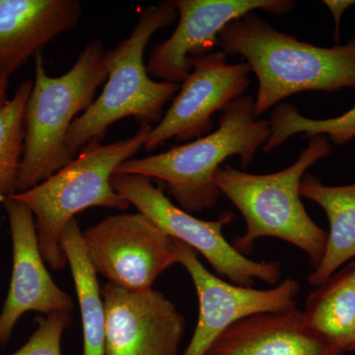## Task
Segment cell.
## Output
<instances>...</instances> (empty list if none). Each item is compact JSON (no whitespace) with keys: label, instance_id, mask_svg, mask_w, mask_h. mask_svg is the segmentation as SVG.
<instances>
[{"label":"cell","instance_id":"obj_2","mask_svg":"<svg viewBox=\"0 0 355 355\" xmlns=\"http://www.w3.org/2000/svg\"><path fill=\"white\" fill-rule=\"evenodd\" d=\"M326 135L310 139L294 164L272 174H251L224 163L214 175V182L246 222L244 235L234 246L243 254L254 251L257 240L263 237L284 240L303 252L317 268L323 259L328 232L313 221L301 200L300 184L306 171L318 161L331 155Z\"/></svg>","mask_w":355,"mask_h":355},{"label":"cell","instance_id":"obj_19","mask_svg":"<svg viewBox=\"0 0 355 355\" xmlns=\"http://www.w3.org/2000/svg\"><path fill=\"white\" fill-rule=\"evenodd\" d=\"M33 81L19 84L13 97L0 109V203L17 193L24 153L25 113Z\"/></svg>","mask_w":355,"mask_h":355},{"label":"cell","instance_id":"obj_16","mask_svg":"<svg viewBox=\"0 0 355 355\" xmlns=\"http://www.w3.org/2000/svg\"><path fill=\"white\" fill-rule=\"evenodd\" d=\"M300 196L321 207L330 223L323 259L308 277L310 286H319L355 258V183L328 186L306 173Z\"/></svg>","mask_w":355,"mask_h":355},{"label":"cell","instance_id":"obj_17","mask_svg":"<svg viewBox=\"0 0 355 355\" xmlns=\"http://www.w3.org/2000/svg\"><path fill=\"white\" fill-rule=\"evenodd\" d=\"M60 248L67 256L83 329V355H106V313L97 273L89 260L83 232L76 218L67 224L60 237Z\"/></svg>","mask_w":355,"mask_h":355},{"label":"cell","instance_id":"obj_15","mask_svg":"<svg viewBox=\"0 0 355 355\" xmlns=\"http://www.w3.org/2000/svg\"><path fill=\"white\" fill-rule=\"evenodd\" d=\"M78 0H0V77L8 78L78 24Z\"/></svg>","mask_w":355,"mask_h":355},{"label":"cell","instance_id":"obj_1","mask_svg":"<svg viewBox=\"0 0 355 355\" xmlns=\"http://www.w3.org/2000/svg\"><path fill=\"white\" fill-rule=\"evenodd\" d=\"M227 55H241L258 79L257 118L282 100L311 91L355 89V35L331 48L299 41L256 12L229 23L217 39Z\"/></svg>","mask_w":355,"mask_h":355},{"label":"cell","instance_id":"obj_6","mask_svg":"<svg viewBox=\"0 0 355 355\" xmlns=\"http://www.w3.org/2000/svg\"><path fill=\"white\" fill-rule=\"evenodd\" d=\"M178 16L174 0L144 9L130 36L107 51L108 80L101 94L70 125L67 147L77 151L91 140L101 139L109 127L132 116L141 125L159 123L165 105L174 99L181 84L154 81L144 64V53L154 34Z\"/></svg>","mask_w":355,"mask_h":355},{"label":"cell","instance_id":"obj_14","mask_svg":"<svg viewBox=\"0 0 355 355\" xmlns=\"http://www.w3.org/2000/svg\"><path fill=\"white\" fill-rule=\"evenodd\" d=\"M205 355H345L309 323L303 311L261 313L226 329Z\"/></svg>","mask_w":355,"mask_h":355},{"label":"cell","instance_id":"obj_10","mask_svg":"<svg viewBox=\"0 0 355 355\" xmlns=\"http://www.w3.org/2000/svg\"><path fill=\"white\" fill-rule=\"evenodd\" d=\"M175 243L178 263L191 275L200 303L197 327L182 355H205L219 335L245 318L296 308L301 292L297 280L287 279L268 289L237 286L210 272L191 248Z\"/></svg>","mask_w":355,"mask_h":355},{"label":"cell","instance_id":"obj_21","mask_svg":"<svg viewBox=\"0 0 355 355\" xmlns=\"http://www.w3.org/2000/svg\"><path fill=\"white\" fill-rule=\"evenodd\" d=\"M71 314L53 313L41 320L30 340L10 355H62L60 343L65 329L71 324Z\"/></svg>","mask_w":355,"mask_h":355},{"label":"cell","instance_id":"obj_11","mask_svg":"<svg viewBox=\"0 0 355 355\" xmlns=\"http://www.w3.org/2000/svg\"><path fill=\"white\" fill-rule=\"evenodd\" d=\"M179 22L174 33L156 44L149 55V76L166 83H183L191 73L189 58L214 53L224 28L257 11L289 12L291 0H174Z\"/></svg>","mask_w":355,"mask_h":355},{"label":"cell","instance_id":"obj_3","mask_svg":"<svg viewBox=\"0 0 355 355\" xmlns=\"http://www.w3.org/2000/svg\"><path fill=\"white\" fill-rule=\"evenodd\" d=\"M270 133V120L254 114L253 96L244 95L221 112L214 132L165 153L128 159L116 172L163 182L178 207L197 214L214 207L221 196L214 182L216 170L232 156H240L244 168L253 163Z\"/></svg>","mask_w":355,"mask_h":355},{"label":"cell","instance_id":"obj_24","mask_svg":"<svg viewBox=\"0 0 355 355\" xmlns=\"http://www.w3.org/2000/svg\"><path fill=\"white\" fill-rule=\"evenodd\" d=\"M355 349V331H354V342H352V350Z\"/></svg>","mask_w":355,"mask_h":355},{"label":"cell","instance_id":"obj_13","mask_svg":"<svg viewBox=\"0 0 355 355\" xmlns=\"http://www.w3.org/2000/svg\"><path fill=\"white\" fill-rule=\"evenodd\" d=\"M3 205L10 226L13 263L10 286L0 313V349L9 342L26 313L71 314L73 311L71 297L55 284L44 266L31 210L12 197Z\"/></svg>","mask_w":355,"mask_h":355},{"label":"cell","instance_id":"obj_5","mask_svg":"<svg viewBox=\"0 0 355 355\" xmlns=\"http://www.w3.org/2000/svg\"><path fill=\"white\" fill-rule=\"evenodd\" d=\"M151 128L150 125H141L133 137L106 146L99 139L91 140L79 155L53 176L12 196L31 210L42 256L51 268L62 270L67 266L60 237L77 214L95 207L120 211L130 207L114 191L112 176L121 163L144 147Z\"/></svg>","mask_w":355,"mask_h":355},{"label":"cell","instance_id":"obj_9","mask_svg":"<svg viewBox=\"0 0 355 355\" xmlns=\"http://www.w3.org/2000/svg\"><path fill=\"white\" fill-rule=\"evenodd\" d=\"M222 51L189 58L191 73L181 83L171 107L151 128L144 142L147 153L170 139L188 141L211 130L212 116L242 97L249 87L252 70L246 62L231 64Z\"/></svg>","mask_w":355,"mask_h":355},{"label":"cell","instance_id":"obj_18","mask_svg":"<svg viewBox=\"0 0 355 355\" xmlns=\"http://www.w3.org/2000/svg\"><path fill=\"white\" fill-rule=\"evenodd\" d=\"M303 312L324 338L343 352H352L355 331V259L311 292Z\"/></svg>","mask_w":355,"mask_h":355},{"label":"cell","instance_id":"obj_8","mask_svg":"<svg viewBox=\"0 0 355 355\" xmlns=\"http://www.w3.org/2000/svg\"><path fill=\"white\" fill-rule=\"evenodd\" d=\"M96 273L133 291L153 288L178 263L176 243L141 214L110 216L83 232Z\"/></svg>","mask_w":355,"mask_h":355},{"label":"cell","instance_id":"obj_4","mask_svg":"<svg viewBox=\"0 0 355 355\" xmlns=\"http://www.w3.org/2000/svg\"><path fill=\"white\" fill-rule=\"evenodd\" d=\"M106 58L104 44L95 40L73 67L58 77L49 76L41 53L34 58L17 193L34 188L76 158L67 147V135L77 114L92 105L96 91L108 78Z\"/></svg>","mask_w":355,"mask_h":355},{"label":"cell","instance_id":"obj_20","mask_svg":"<svg viewBox=\"0 0 355 355\" xmlns=\"http://www.w3.org/2000/svg\"><path fill=\"white\" fill-rule=\"evenodd\" d=\"M270 123L272 133L263 146L266 153H272L298 133H302V139L326 135L336 146H345L355 139V106L335 118L314 120L299 113L294 105L282 103L273 109Z\"/></svg>","mask_w":355,"mask_h":355},{"label":"cell","instance_id":"obj_7","mask_svg":"<svg viewBox=\"0 0 355 355\" xmlns=\"http://www.w3.org/2000/svg\"><path fill=\"white\" fill-rule=\"evenodd\" d=\"M111 183L139 214L172 239L202 254L216 273L232 284L252 287L257 279L270 286L279 284L282 275L279 263L252 260L224 237L222 230L234 220L232 212L224 211L216 220H202L173 203L149 178L114 172Z\"/></svg>","mask_w":355,"mask_h":355},{"label":"cell","instance_id":"obj_22","mask_svg":"<svg viewBox=\"0 0 355 355\" xmlns=\"http://www.w3.org/2000/svg\"><path fill=\"white\" fill-rule=\"evenodd\" d=\"M323 3L328 7L331 15H333L334 22H335L334 38H335L336 44H338L340 38V20H342L343 13H345L349 7L355 6V0H324Z\"/></svg>","mask_w":355,"mask_h":355},{"label":"cell","instance_id":"obj_23","mask_svg":"<svg viewBox=\"0 0 355 355\" xmlns=\"http://www.w3.org/2000/svg\"><path fill=\"white\" fill-rule=\"evenodd\" d=\"M8 78L0 77V109L3 108L9 99H7V89H8Z\"/></svg>","mask_w":355,"mask_h":355},{"label":"cell","instance_id":"obj_12","mask_svg":"<svg viewBox=\"0 0 355 355\" xmlns=\"http://www.w3.org/2000/svg\"><path fill=\"white\" fill-rule=\"evenodd\" d=\"M102 291L106 313V355H178L184 317L161 292L133 291L108 282Z\"/></svg>","mask_w":355,"mask_h":355}]
</instances>
